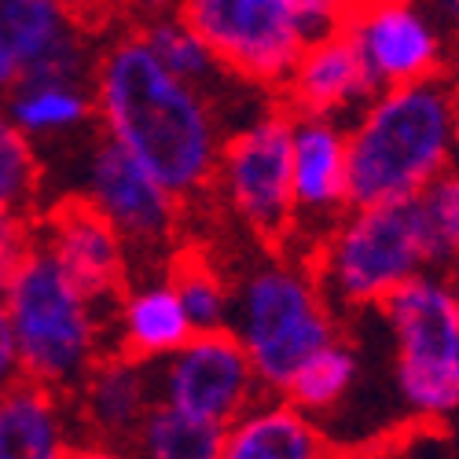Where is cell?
<instances>
[{"mask_svg":"<svg viewBox=\"0 0 459 459\" xmlns=\"http://www.w3.org/2000/svg\"><path fill=\"white\" fill-rule=\"evenodd\" d=\"M89 26L59 0H0V92L26 78H92Z\"/></svg>","mask_w":459,"mask_h":459,"instance_id":"11","label":"cell"},{"mask_svg":"<svg viewBox=\"0 0 459 459\" xmlns=\"http://www.w3.org/2000/svg\"><path fill=\"white\" fill-rule=\"evenodd\" d=\"M70 394L37 378H12L0 386V459H59L85 452Z\"/></svg>","mask_w":459,"mask_h":459,"instance_id":"17","label":"cell"},{"mask_svg":"<svg viewBox=\"0 0 459 459\" xmlns=\"http://www.w3.org/2000/svg\"><path fill=\"white\" fill-rule=\"evenodd\" d=\"M368 66L375 89L437 78L445 70V37L419 0H360L342 26Z\"/></svg>","mask_w":459,"mask_h":459,"instance_id":"12","label":"cell"},{"mask_svg":"<svg viewBox=\"0 0 459 459\" xmlns=\"http://www.w3.org/2000/svg\"><path fill=\"white\" fill-rule=\"evenodd\" d=\"M290 195H294V236L305 232L313 243L350 210V143L338 118L294 114Z\"/></svg>","mask_w":459,"mask_h":459,"instance_id":"14","label":"cell"},{"mask_svg":"<svg viewBox=\"0 0 459 459\" xmlns=\"http://www.w3.org/2000/svg\"><path fill=\"white\" fill-rule=\"evenodd\" d=\"M70 394H74V415H78L82 437L100 441L96 448L103 452L129 448L140 419L159 401L151 364L114 350H107Z\"/></svg>","mask_w":459,"mask_h":459,"instance_id":"15","label":"cell"},{"mask_svg":"<svg viewBox=\"0 0 459 459\" xmlns=\"http://www.w3.org/2000/svg\"><path fill=\"white\" fill-rule=\"evenodd\" d=\"M371 92L375 85L368 78V66L346 30L309 37L280 85L283 107L290 114H313V118L353 114L368 103Z\"/></svg>","mask_w":459,"mask_h":459,"instance_id":"16","label":"cell"},{"mask_svg":"<svg viewBox=\"0 0 459 459\" xmlns=\"http://www.w3.org/2000/svg\"><path fill=\"white\" fill-rule=\"evenodd\" d=\"M455 147H459V85H455Z\"/></svg>","mask_w":459,"mask_h":459,"instance_id":"34","label":"cell"},{"mask_svg":"<svg viewBox=\"0 0 459 459\" xmlns=\"http://www.w3.org/2000/svg\"><path fill=\"white\" fill-rule=\"evenodd\" d=\"M92 96L103 136L126 147L180 203L213 187L224 140L221 110L206 89L166 70L136 26L96 52Z\"/></svg>","mask_w":459,"mask_h":459,"instance_id":"1","label":"cell"},{"mask_svg":"<svg viewBox=\"0 0 459 459\" xmlns=\"http://www.w3.org/2000/svg\"><path fill=\"white\" fill-rule=\"evenodd\" d=\"M19 371L70 394L107 353L103 301L74 283L48 250L33 247L4 287Z\"/></svg>","mask_w":459,"mask_h":459,"instance_id":"4","label":"cell"},{"mask_svg":"<svg viewBox=\"0 0 459 459\" xmlns=\"http://www.w3.org/2000/svg\"><path fill=\"white\" fill-rule=\"evenodd\" d=\"M129 448L151 459H217L224 448V427L155 401L140 419Z\"/></svg>","mask_w":459,"mask_h":459,"instance_id":"21","label":"cell"},{"mask_svg":"<svg viewBox=\"0 0 459 459\" xmlns=\"http://www.w3.org/2000/svg\"><path fill=\"white\" fill-rule=\"evenodd\" d=\"M59 4H63L74 19H82L85 26H96V22H103L114 8H118V0H59Z\"/></svg>","mask_w":459,"mask_h":459,"instance_id":"30","label":"cell"},{"mask_svg":"<svg viewBox=\"0 0 459 459\" xmlns=\"http://www.w3.org/2000/svg\"><path fill=\"white\" fill-rule=\"evenodd\" d=\"M394 338V386L423 423L459 411V316L437 269L401 283L378 305Z\"/></svg>","mask_w":459,"mask_h":459,"instance_id":"6","label":"cell"},{"mask_svg":"<svg viewBox=\"0 0 459 459\" xmlns=\"http://www.w3.org/2000/svg\"><path fill=\"white\" fill-rule=\"evenodd\" d=\"M155 368H159L155 371L159 401L217 427H228L264 394L232 327L191 331L184 346H177Z\"/></svg>","mask_w":459,"mask_h":459,"instance_id":"9","label":"cell"},{"mask_svg":"<svg viewBox=\"0 0 459 459\" xmlns=\"http://www.w3.org/2000/svg\"><path fill=\"white\" fill-rule=\"evenodd\" d=\"M350 143V206L397 203L423 187L455 159V85L441 74L427 82L375 89L353 126Z\"/></svg>","mask_w":459,"mask_h":459,"instance_id":"2","label":"cell"},{"mask_svg":"<svg viewBox=\"0 0 459 459\" xmlns=\"http://www.w3.org/2000/svg\"><path fill=\"white\" fill-rule=\"evenodd\" d=\"M290 126L294 114L283 103L254 114L247 126L224 133L213 169L228 213L269 247H283L294 236Z\"/></svg>","mask_w":459,"mask_h":459,"instance_id":"7","label":"cell"},{"mask_svg":"<svg viewBox=\"0 0 459 459\" xmlns=\"http://www.w3.org/2000/svg\"><path fill=\"white\" fill-rule=\"evenodd\" d=\"M37 247V228L33 217L22 213H0V290L19 273V264Z\"/></svg>","mask_w":459,"mask_h":459,"instance_id":"27","label":"cell"},{"mask_svg":"<svg viewBox=\"0 0 459 459\" xmlns=\"http://www.w3.org/2000/svg\"><path fill=\"white\" fill-rule=\"evenodd\" d=\"M173 12L210 45L228 78L250 89H280L309 41L294 0H177Z\"/></svg>","mask_w":459,"mask_h":459,"instance_id":"8","label":"cell"},{"mask_svg":"<svg viewBox=\"0 0 459 459\" xmlns=\"http://www.w3.org/2000/svg\"><path fill=\"white\" fill-rule=\"evenodd\" d=\"M309 269L338 313H364L411 276L441 269V254L415 195L350 206L309 247Z\"/></svg>","mask_w":459,"mask_h":459,"instance_id":"3","label":"cell"},{"mask_svg":"<svg viewBox=\"0 0 459 459\" xmlns=\"http://www.w3.org/2000/svg\"><path fill=\"white\" fill-rule=\"evenodd\" d=\"M110 305H114V316L107 334L114 342V353H126L133 360L159 364L177 346H184L191 334L187 313L166 273L126 280V287L114 294Z\"/></svg>","mask_w":459,"mask_h":459,"instance_id":"18","label":"cell"},{"mask_svg":"<svg viewBox=\"0 0 459 459\" xmlns=\"http://www.w3.org/2000/svg\"><path fill=\"white\" fill-rule=\"evenodd\" d=\"M434 8L441 19H448L452 26H459V0H434Z\"/></svg>","mask_w":459,"mask_h":459,"instance_id":"33","label":"cell"},{"mask_svg":"<svg viewBox=\"0 0 459 459\" xmlns=\"http://www.w3.org/2000/svg\"><path fill=\"white\" fill-rule=\"evenodd\" d=\"M0 96H4V92H0Z\"/></svg>","mask_w":459,"mask_h":459,"instance_id":"35","label":"cell"},{"mask_svg":"<svg viewBox=\"0 0 459 459\" xmlns=\"http://www.w3.org/2000/svg\"><path fill=\"white\" fill-rule=\"evenodd\" d=\"M37 247L56 257L59 269L89 290L96 301L110 305L129 280L133 250L85 195H70L52 203L45 213L33 217Z\"/></svg>","mask_w":459,"mask_h":459,"instance_id":"13","label":"cell"},{"mask_svg":"<svg viewBox=\"0 0 459 459\" xmlns=\"http://www.w3.org/2000/svg\"><path fill=\"white\" fill-rule=\"evenodd\" d=\"M294 8H298V19H301L305 33L320 37V33L346 26L350 15L360 8V0H294Z\"/></svg>","mask_w":459,"mask_h":459,"instance_id":"28","label":"cell"},{"mask_svg":"<svg viewBox=\"0 0 459 459\" xmlns=\"http://www.w3.org/2000/svg\"><path fill=\"white\" fill-rule=\"evenodd\" d=\"M357 378H360V357L338 334L290 375V382L283 386V397L298 404L301 411H309L313 419H324L353 394Z\"/></svg>","mask_w":459,"mask_h":459,"instance_id":"22","label":"cell"},{"mask_svg":"<svg viewBox=\"0 0 459 459\" xmlns=\"http://www.w3.org/2000/svg\"><path fill=\"white\" fill-rule=\"evenodd\" d=\"M331 441L320 423L290 404L283 394H261L243 415L224 427L228 459H316L327 455Z\"/></svg>","mask_w":459,"mask_h":459,"instance_id":"19","label":"cell"},{"mask_svg":"<svg viewBox=\"0 0 459 459\" xmlns=\"http://www.w3.org/2000/svg\"><path fill=\"white\" fill-rule=\"evenodd\" d=\"M166 276L177 287L191 331H221L232 324V283L217 273L213 261L203 254H180Z\"/></svg>","mask_w":459,"mask_h":459,"instance_id":"24","label":"cell"},{"mask_svg":"<svg viewBox=\"0 0 459 459\" xmlns=\"http://www.w3.org/2000/svg\"><path fill=\"white\" fill-rule=\"evenodd\" d=\"M232 334L247 350L261 390L283 394L290 375L342 334L338 309L320 290L309 261L269 257L232 287Z\"/></svg>","mask_w":459,"mask_h":459,"instance_id":"5","label":"cell"},{"mask_svg":"<svg viewBox=\"0 0 459 459\" xmlns=\"http://www.w3.org/2000/svg\"><path fill=\"white\" fill-rule=\"evenodd\" d=\"M0 114L37 140H63L96 122L92 78H26L0 96Z\"/></svg>","mask_w":459,"mask_h":459,"instance_id":"20","label":"cell"},{"mask_svg":"<svg viewBox=\"0 0 459 459\" xmlns=\"http://www.w3.org/2000/svg\"><path fill=\"white\" fill-rule=\"evenodd\" d=\"M19 353H15V334H12V316H8V301L0 290V386H8L12 378H19Z\"/></svg>","mask_w":459,"mask_h":459,"instance_id":"29","label":"cell"},{"mask_svg":"<svg viewBox=\"0 0 459 459\" xmlns=\"http://www.w3.org/2000/svg\"><path fill=\"white\" fill-rule=\"evenodd\" d=\"M419 203H423L427 224H430L441 264H445L459 254V162H452L445 173H437L423 187Z\"/></svg>","mask_w":459,"mask_h":459,"instance_id":"26","label":"cell"},{"mask_svg":"<svg viewBox=\"0 0 459 459\" xmlns=\"http://www.w3.org/2000/svg\"><path fill=\"white\" fill-rule=\"evenodd\" d=\"M118 8L133 12L136 22H143V19H155V15L173 12V8H177V0H118Z\"/></svg>","mask_w":459,"mask_h":459,"instance_id":"31","label":"cell"},{"mask_svg":"<svg viewBox=\"0 0 459 459\" xmlns=\"http://www.w3.org/2000/svg\"><path fill=\"white\" fill-rule=\"evenodd\" d=\"M82 195L118 228L133 254H166L180 232V199L110 136L89 147Z\"/></svg>","mask_w":459,"mask_h":459,"instance_id":"10","label":"cell"},{"mask_svg":"<svg viewBox=\"0 0 459 459\" xmlns=\"http://www.w3.org/2000/svg\"><path fill=\"white\" fill-rule=\"evenodd\" d=\"M45 166L33 140L0 114V213L37 217Z\"/></svg>","mask_w":459,"mask_h":459,"instance_id":"25","label":"cell"},{"mask_svg":"<svg viewBox=\"0 0 459 459\" xmlns=\"http://www.w3.org/2000/svg\"><path fill=\"white\" fill-rule=\"evenodd\" d=\"M441 276H445V287H448V298H452V309H455V316H459V254L452 257V261H445L441 264Z\"/></svg>","mask_w":459,"mask_h":459,"instance_id":"32","label":"cell"},{"mask_svg":"<svg viewBox=\"0 0 459 459\" xmlns=\"http://www.w3.org/2000/svg\"><path fill=\"white\" fill-rule=\"evenodd\" d=\"M136 30H140V37L151 45V52L159 56V63L166 70H173L177 78H184L191 85L206 89L210 96H213V85L228 78V74L221 70V63H217V56L210 52V45L177 12L143 19V22H136Z\"/></svg>","mask_w":459,"mask_h":459,"instance_id":"23","label":"cell"}]
</instances>
